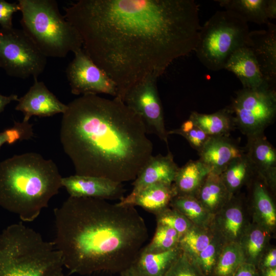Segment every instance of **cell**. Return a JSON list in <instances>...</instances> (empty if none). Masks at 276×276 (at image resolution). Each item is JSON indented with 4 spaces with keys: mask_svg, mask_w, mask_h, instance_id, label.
<instances>
[{
    "mask_svg": "<svg viewBox=\"0 0 276 276\" xmlns=\"http://www.w3.org/2000/svg\"><path fill=\"white\" fill-rule=\"evenodd\" d=\"M164 276L204 275L195 262L182 251Z\"/></svg>",
    "mask_w": 276,
    "mask_h": 276,
    "instance_id": "37",
    "label": "cell"
},
{
    "mask_svg": "<svg viewBox=\"0 0 276 276\" xmlns=\"http://www.w3.org/2000/svg\"><path fill=\"white\" fill-rule=\"evenodd\" d=\"M33 125L29 122H14L13 126L0 132V148L4 144H12L18 141L34 136Z\"/></svg>",
    "mask_w": 276,
    "mask_h": 276,
    "instance_id": "36",
    "label": "cell"
},
{
    "mask_svg": "<svg viewBox=\"0 0 276 276\" xmlns=\"http://www.w3.org/2000/svg\"><path fill=\"white\" fill-rule=\"evenodd\" d=\"M176 195L173 183H157L147 187L131 199L120 205L139 206L155 215L169 208Z\"/></svg>",
    "mask_w": 276,
    "mask_h": 276,
    "instance_id": "20",
    "label": "cell"
},
{
    "mask_svg": "<svg viewBox=\"0 0 276 276\" xmlns=\"http://www.w3.org/2000/svg\"><path fill=\"white\" fill-rule=\"evenodd\" d=\"M159 77L150 74L134 84L125 95L123 101L142 120L147 133H153L168 145L163 108L157 81Z\"/></svg>",
    "mask_w": 276,
    "mask_h": 276,
    "instance_id": "10",
    "label": "cell"
},
{
    "mask_svg": "<svg viewBox=\"0 0 276 276\" xmlns=\"http://www.w3.org/2000/svg\"><path fill=\"white\" fill-rule=\"evenodd\" d=\"M267 0H217L225 10L234 12L247 22L259 25H267V18L266 8Z\"/></svg>",
    "mask_w": 276,
    "mask_h": 276,
    "instance_id": "28",
    "label": "cell"
},
{
    "mask_svg": "<svg viewBox=\"0 0 276 276\" xmlns=\"http://www.w3.org/2000/svg\"><path fill=\"white\" fill-rule=\"evenodd\" d=\"M120 276H147L134 264L120 272Z\"/></svg>",
    "mask_w": 276,
    "mask_h": 276,
    "instance_id": "41",
    "label": "cell"
},
{
    "mask_svg": "<svg viewBox=\"0 0 276 276\" xmlns=\"http://www.w3.org/2000/svg\"><path fill=\"white\" fill-rule=\"evenodd\" d=\"M245 262L238 243H225L221 250L212 276H234L238 268Z\"/></svg>",
    "mask_w": 276,
    "mask_h": 276,
    "instance_id": "31",
    "label": "cell"
},
{
    "mask_svg": "<svg viewBox=\"0 0 276 276\" xmlns=\"http://www.w3.org/2000/svg\"><path fill=\"white\" fill-rule=\"evenodd\" d=\"M214 236L210 227L193 225L179 239L178 246L193 261L209 245Z\"/></svg>",
    "mask_w": 276,
    "mask_h": 276,
    "instance_id": "30",
    "label": "cell"
},
{
    "mask_svg": "<svg viewBox=\"0 0 276 276\" xmlns=\"http://www.w3.org/2000/svg\"><path fill=\"white\" fill-rule=\"evenodd\" d=\"M250 222L241 200L233 195L226 204L214 215L210 228L226 243H239Z\"/></svg>",
    "mask_w": 276,
    "mask_h": 276,
    "instance_id": "14",
    "label": "cell"
},
{
    "mask_svg": "<svg viewBox=\"0 0 276 276\" xmlns=\"http://www.w3.org/2000/svg\"><path fill=\"white\" fill-rule=\"evenodd\" d=\"M20 11L18 3H9L4 0H0V27L3 29H9L13 27V14Z\"/></svg>",
    "mask_w": 276,
    "mask_h": 276,
    "instance_id": "38",
    "label": "cell"
},
{
    "mask_svg": "<svg viewBox=\"0 0 276 276\" xmlns=\"http://www.w3.org/2000/svg\"><path fill=\"white\" fill-rule=\"evenodd\" d=\"M54 215L53 242L71 274L120 273L135 262L148 238L132 206L69 196Z\"/></svg>",
    "mask_w": 276,
    "mask_h": 276,
    "instance_id": "3",
    "label": "cell"
},
{
    "mask_svg": "<svg viewBox=\"0 0 276 276\" xmlns=\"http://www.w3.org/2000/svg\"><path fill=\"white\" fill-rule=\"evenodd\" d=\"M266 13L267 18L269 19L276 18V1L267 0L266 8Z\"/></svg>",
    "mask_w": 276,
    "mask_h": 276,
    "instance_id": "43",
    "label": "cell"
},
{
    "mask_svg": "<svg viewBox=\"0 0 276 276\" xmlns=\"http://www.w3.org/2000/svg\"><path fill=\"white\" fill-rule=\"evenodd\" d=\"M224 69L234 73L243 88H256L267 83L263 77L253 53L247 47L235 51L228 59Z\"/></svg>",
    "mask_w": 276,
    "mask_h": 276,
    "instance_id": "19",
    "label": "cell"
},
{
    "mask_svg": "<svg viewBox=\"0 0 276 276\" xmlns=\"http://www.w3.org/2000/svg\"><path fill=\"white\" fill-rule=\"evenodd\" d=\"M210 172V169L199 159L188 162L178 168L173 182L177 195L195 196Z\"/></svg>",
    "mask_w": 276,
    "mask_h": 276,
    "instance_id": "24",
    "label": "cell"
},
{
    "mask_svg": "<svg viewBox=\"0 0 276 276\" xmlns=\"http://www.w3.org/2000/svg\"><path fill=\"white\" fill-rule=\"evenodd\" d=\"M67 105L60 101L43 82L34 79L29 90L18 100L15 110L24 114L23 121L33 116L51 117L65 112Z\"/></svg>",
    "mask_w": 276,
    "mask_h": 276,
    "instance_id": "13",
    "label": "cell"
},
{
    "mask_svg": "<svg viewBox=\"0 0 276 276\" xmlns=\"http://www.w3.org/2000/svg\"><path fill=\"white\" fill-rule=\"evenodd\" d=\"M54 162L35 152L0 163V204L26 222L34 221L62 187Z\"/></svg>",
    "mask_w": 276,
    "mask_h": 276,
    "instance_id": "4",
    "label": "cell"
},
{
    "mask_svg": "<svg viewBox=\"0 0 276 276\" xmlns=\"http://www.w3.org/2000/svg\"><path fill=\"white\" fill-rule=\"evenodd\" d=\"M189 119L210 136H228L236 126L228 107L211 114L193 111Z\"/></svg>",
    "mask_w": 276,
    "mask_h": 276,
    "instance_id": "25",
    "label": "cell"
},
{
    "mask_svg": "<svg viewBox=\"0 0 276 276\" xmlns=\"http://www.w3.org/2000/svg\"><path fill=\"white\" fill-rule=\"evenodd\" d=\"M255 174L254 168L244 152L233 160L220 176L228 192L233 196Z\"/></svg>",
    "mask_w": 276,
    "mask_h": 276,
    "instance_id": "27",
    "label": "cell"
},
{
    "mask_svg": "<svg viewBox=\"0 0 276 276\" xmlns=\"http://www.w3.org/2000/svg\"><path fill=\"white\" fill-rule=\"evenodd\" d=\"M179 167L168 151L166 155L160 154L150 158L132 183L131 192L118 202L123 204L133 198L147 187L157 183L172 184Z\"/></svg>",
    "mask_w": 276,
    "mask_h": 276,
    "instance_id": "16",
    "label": "cell"
},
{
    "mask_svg": "<svg viewBox=\"0 0 276 276\" xmlns=\"http://www.w3.org/2000/svg\"><path fill=\"white\" fill-rule=\"evenodd\" d=\"M181 253L179 246L158 252H149L142 249L134 264L147 276H164Z\"/></svg>",
    "mask_w": 276,
    "mask_h": 276,
    "instance_id": "26",
    "label": "cell"
},
{
    "mask_svg": "<svg viewBox=\"0 0 276 276\" xmlns=\"http://www.w3.org/2000/svg\"><path fill=\"white\" fill-rule=\"evenodd\" d=\"M276 267V249L269 247L262 256L257 268L259 270Z\"/></svg>",
    "mask_w": 276,
    "mask_h": 276,
    "instance_id": "39",
    "label": "cell"
},
{
    "mask_svg": "<svg viewBox=\"0 0 276 276\" xmlns=\"http://www.w3.org/2000/svg\"><path fill=\"white\" fill-rule=\"evenodd\" d=\"M234 276H260L258 268L255 265L243 262L238 268Z\"/></svg>",
    "mask_w": 276,
    "mask_h": 276,
    "instance_id": "40",
    "label": "cell"
},
{
    "mask_svg": "<svg viewBox=\"0 0 276 276\" xmlns=\"http://www.w3.org/2000/svg\"><path fill=\"white\" fill-rule=\"evenodd\" d=\"M22 30L47 57L63 58L82 48L77 30L54 0H18Z\"/></svg>",
    "mask_w": 276,
    "mask_h": 276,
    "instance_id": "6",
    "label": "cell"
},
{
    "mask_svg": "<svg viewBox=\"0 0 276 276\" xmlns=\"http://www.w3.org/2000/svg\"><path fill=\"white\" fill-rule=\"evenodd\" d=\"M228 106L235 125L247 137L264 134L276 115L275 86L267 83L253 89L236 92Z\"/></svg>",
    "mask_w": 276,
    "mask_h": 276,
    "instance_id": "8",
    "label": "cell"
},
{
    "mask_svg": "<svg viewBox=\"0 0 276 276\" xmlns=\"http://www.w3.org/2000/svg\"><path fill=\"white\" fill-rule=\"evenodd\" d=\"M168 134L181 135L198 152L211 137L196 126L189 118L182 124L180 128L170 130Z\"/></svg>",
    "mask_w": 276,
    "mask_h": 276,
    "instance_id": "35",
    "label": "cell"
},
{
    "mask_svg": "<svg viewBox=\"0 0 276 276\" xmlns=\"http://www.w3.org/2000/svg\"><path fill=\"white\" fill-rule=\"evenodd\" d=\"M258 178L259 180L254 182L252 189V222L272 233L276 226L275 206L267 187Z\"/></svg>",
    "mask_w": 276,
    "mask_h": 276,
    "instance_id": "21",
    "label": "cell"
},
{
    "mask_svg": "<svg viewBox=\"0 0 276 276\" xmlns=\"http://www.w3.org/2000/svg\"><path fill=\"white\" fill-rule=\"evenodd\" d=\"M61 184L70 196L74 197L121 200L125 192L122 183L96 176L75 174L62 177Z\"/></svg>",
    "mask_w": 276,
    "mask_h": 276,
    "instance_id": "12",
    "label": "cell"
},
{
    "mask_svg": "<svg viewBox=\"0 0 276 276\" xmlns=\"http://www.w3.org/2000/svg\"><path fill=\"white\" fill-rule=\"evenodd\" d=\"M67 105L59 136L75 174L134 180L153 151L141 118L117 97L85 95Z\"/></svg>",
    "mask_w": 276,
    "mask_h": 276,
    "instance_id": "2",
    "label": "cell"
},
{
    "mask_svg": "<svg viewBox=\"0 0 276 276\" xmlns=\"http://www.w3.org/2000/svg\"><path fill=\"white\" fill-rule=\"evenodd\" d=\"M245 149L239 147L228 136H211L198 152L199 160L213 172L221 174Z\"/></svg>",
    "mask_w": 276,
    "mask_h": 276,
    "instance_id": "18",
    "label": "cell"
},
{
    "mask_svg": "<svg viewBox=\"0 0 276 276\" xmlns=\"http://www.w3.org/2000/svg\"><path fill=\"white\" fill-rule=\"evenodd\" d=\"M260 276H276V267L259 270Z\"/></svg>",
    "mask_w": 276,
    "mask_h": 276,
    "instance_id": "44",
    "label": "cell"
},
{
    "mask_svg": "<svg viewBox=\"0 0 276 276\" xmlns=\"http://www.w3.org/2000/svg\"><path fill=\"white\" fill-rule=\"evenodd\" d=\"M248 22L233 11H216L201 26L194 51L208 69H224L231 55L246 47L249 33Z\"/></svg>",
    "mask_w": 276,
    "mask_h": 276,
    "instance_id": "7",
    "label": "cell"
},
{
    "mask_svg": "<svg viewBox=\"0 0 276 276\" xmlns=\"http://www.w3.org/2000/svg\"><path fill=\"white\" fill-rule=\"evenodd\" d=\"M232 196L224 185L220 175L213 172L208 175L195 195L202 205L213 215L218 213Z\"/></svg>",
    "mask_w": 276,
    "mask_h": 276,
    "instance_id": "22",
    "label": "cell"
},
{
    "mask_svg": "<svg viewBox=\"0 0 276 276\" xmlns=\"http://www.w3.org/2000/svg\"><path fill=\"white\" fill-rule=\"evenodd\" d=\"M245 153L255 174L272 191L276 187V150L264 134L247 137Z\"/></svg>",
    "mask_w": 276,
    "mask_h": 276,
    "instance_id": "17",
    "label": "cell"
},
{
    "mask_svg": "<svg viewBox=\"0 0 276 276\" xmlns=\"http://www.w3.org/2000/svg\"><path fill=\"white\" fill-rule=\"evenodd\" d=\"M63 267L54 242L22 223L0 236V276H65Z\"/></svg>",
    "mask_w": 276,
    "mask_h": 276,
    "instance_id": "5",
    "label": "cell"
},
{
    "mask_svg": "<svg viewBox=\"0 0 276 276\" xmlns=\"http://www.w3.org/2000/svg\"><path fill=\"white\" fill-rule=\"evenodd\" d=\"M18 97L17 95L12 94L9 96H4L0 94V113L4 110L6 106L13 101H18Z\"/></svg>",
    "mask_w": 276,
    "mask_h": 276,
    "instance_id": "42",
    "label": "cell"
},
{
    "mask_svg": "<svg viewBox=\"0 0 276 276\" xmlns=\"http://www.w3.org/2000/svg\"><path fill=\"white\" fill-rule=\"evenodd\" d=\"M180 238L179 234L174 229L157 224L152 239L143 249L149 252H163L173 249L178 246Z\"/></svg>",
    "mask_w": 276,
    "mask_h": 276,
    "instance_id": "32",
    "label": "cell"
},
{
    "mask_svg": "<svg viewBox=\"0 0 276 276\" xmlns=\"http://www.w3.org/2000/svg\"><path fill=\"white\" fill-rule=\"evenodd\" d=\"M226 243L216 235L194 261L204 276H212L215 265Z\"/></svg>",
    "mask_w": 276,
    "mask_h": 276,
    "instance_id": "33",
    "label": "cell"
},
{
    "mask_svg": "<svg viewBox=\"0 0 276 276\" xmlns=\"http://www.w3.org/2000/svg\"><path fill=\"white\" fill-rule=\"evenodd\" d=\"M157 224L174 229L181 237L194 225L183 214L169 206L155 215Z\"/></svg>",
    "mask_w": 276,
    "mask_h": 276,
    "instance_id": "34",
    "label": "cell"
},
{
    "mask_svg": "<svg viewBox=\"0 0 276 276\" xmlns=\"http://www.w3.org/2000/svg\"><path fill=\"white\" fill-rule=\"evenodd\" d=\"M170 206L186 217L194 225L210 227L213 216L194 196L176 195L171 200Z\"/></svg>",
    "mask_w": 276,
    "mask_h": 276,
    "instance_id": "29",
    "label": "cell"
},
{
    "mask_svg": "<svg viewBox=\"0 0 276 276\" xmlns=\"http://www.w3.org/2000/svg\"><path fill=\"white\" fill-rule=\"evenodd\" d=\"M267 30L249 31L246 47L253 53L265 81L275 86L276 26L270 21Z\"/></svg>",
    "mask_w": 276,
    "mask_h": 276,
    "instance_id": "15",
    "label": "cell"
},
{
    "mask_svg": "<svg viewBox=\"0 0 276 276\" xmlns=\"http://www.w3.org/2000/svg\"><path fill=\"white\" fill-rule=\"evenodd\" d=\"M193 0H80L64 8L82 49L116 84V97L150 74L161 76L194 51L199 24Z\"/></svg>",
    "mask_w": 276,
    "mask_h": 276,
    "instance_id": "1",
    "label": "cell"
},
{
    "mask_svg": "<svg viewBox=\"0 0 276 276\" xmlns=\"http://www.w3.org/2000/svg\"><path fill=\"white\" fill-rule=\"evenodd\" d=\"M271 233L263 227L250 222L239 242L245 262L257 267L259 262L269 246Z\"/></svg>",
    "mask_w": 276,
    "mask_h": 276,
    "instance_id": "23",
    "label": "cell"
},
{
    "mask_svg": "<svg viewBox=\"0 0 276 276\" xmlns=\"http://www.w3.org/2000/svg\"><path fill=\"white\" fill-rule=\"evenodd\" d=\"M74 54V57L66 70L71 93L81 96L104 94L116 97L117 89L114 82L83 49Z\"/></svg>",
    "mask_w": 276,
    "mask_h": 276,
    "instance_id": "11",
    "label": "cell"
},
{
    "mask_svg": "<svg viewBox=\"0 0 276 276\" xmlns=\"http://www.w3.org/2000/svg\"><path fill=\"white\" fill-rule=\"evenodd\" d=\"M47 59L22 29L0 28V68L8 75L37 79Z\"/></svg>",
    "mask_w": 276,
    "mask_h": 276,
    "instance_id": "9",
    "label": "cell"
}]
</instances>
